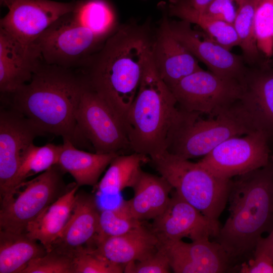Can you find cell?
<instances>
[{"label":"cell","instance_id":"6da1fadb","mask_svg":"<svg viewBox=\"0 0 273 273\" xmlns=\"http://www.w3.org/2000/svg\"><path fill=\"white\" fill-rule=\"evenodd\" d=\"M155 34L149 22L119 25L79 69L123 123L151 55Z\"/></svg>","mask_w":273,"mask_h":273},{"label":"cell","instance_id":"7a4b0ae2","mask_svg":"<svg viewBox=\"0 0 273 273\" xmlns=\"http://www.w3.org/2000/svg\"><path fill=\"white\" fill-rule=\"evenodd\" d=\"M87 85L79 69L48 64L42 60L31 80L1 101L23 115L45 134L61 136L76 147L89 144L79 130L76 112Z\"/></svg>","mask_w":273,"mask_h":273},{"label":"cell","instance_id":"3957f363","mask_svg":"<svg viewBox=\"0 0 273 273\" xmlns=\"http://www.w3.org/2000/svg\"><path fill=\"white\" fill-rule=\"evenodd\" d=\"M229 215L215 237L231 259L253 254L262 234L273 229L271 163L231 178Z\"/></svg>","mask_w":273,"mask_h":273},{"label":"cell","instance_id":"277c9868","mask_svg":"<svg viewBox=\"0 0 273 273\" xmlns=\"http://www.w3.org/2000/svg\"><path fill=\"white\" fill-rule=\"evenodd\" d=\"M177 105L171 89L159 75L151 54L124 120L133 152L151 158L167 150L173 132L189 113Z\"/></svg>","mask_w":273,"mask_h":273},{"label":"cell","instance_id":"5b68a950","mask_svg":"<svg viewBox=\"0 0 273 273\" xmlns=\"http://www.w3.org/2000/svg\"><path fill=\"white\" fill-rule=\"evenodd\" d=\"M150 161L181 198L206 217L218 221L228 203L231 179L167 151L151 157Z\"/></svg>","mask_w":273,"mask_h":273},{"label":"cell","instance_id":"8992f818","mask_svg":"<svg viewBox=\"0 0 273 273\" xmlns=\"http://www.w3.org/2000/svg\"><path fill=\"white\" fill-rule=\"evenodd\" d=\"M200 115L189 113L174 131L168 152L188 160L204 156L224 141L257 130L239 101L216 116L203 119Z\"/></svg>","mask_w":273,"mask_h":273},{"label":"cell","instance_id":"52a82bcc","mask_svg":"<svg viewBox=\"0 0 273 273\" xmlns=\"http://www.w3.org/2000/svg\"><path fill=\"white\" fill-rule=\"evenodd\" d=\"M64 172L58 164L16 187L1 200L0 231L25 233L27 225L65 194Z\"/></svg>","mask_w":273,"mask_h":273},{"label":"cell","instance_id":"ba28073f","mask_svg":"<svg viewBox=\"0 0 273 273\" xmlns=\"http://www.w3.org/2000/svg\"><path fill=\"white\" fill-rule=\"evenodd\" d=\"M108 37L86 26L72 11L54 22L33 44L46 63L80 69Z\"/></svg>","mask_w":273,"mask_h":273},{"label":"cell","instance_id":"9c48e42d","mask_svg":"<svg viewBox=\"0 0 273 273\" xmlns=\"http://www.w3.org/2000/svg\"><path fill=\"white\" fill-rule=\"evenodd\" d=\"M178 106L188 112L214 116L240 100L241 81L218 76L203 69L169 87Z\"/></svg>","mask_w":273,"mask_h":273},{"label":"cell","instance_id":"30bf717a","mask_svg":"<svg viewBox=\"0 0 273 273\" xmlns=\"http://www.w3.org/2000/svg\"><path fill=\"white\" fill-rule=\"evenodd\" d=\"M75 117L79 130L95 153L121 154L130 149L123 122L88 83Z\"/></svg>","mask_w":273,"mask_h":273},{"label":"cell","instance_id":"8fae6325","mask_svg":"<svg viewBox=\"0 0 273 273\" xmlns=\"http://www.w3.org/2000/svg\"><path fill=\"white\" fill-rule=\"evenodd\" d=\"M269 136L261 130L220 143L199 162L217 175L231 179L267 165Z\"/></svg>","mask_w":273,"mask_h":273},{"label":"cell","instance_id":"7c38bea8","mask_svg":"<svg viewBox=\"0 0 273 273\" xmlns=\"http://www.w3.org/2000/svg\"><path fill=\"white\" fill-rule=\"evenodd\" d=\"M45 134L29 119L3 103L0 110V198L12 191L24 153L34 140Z\"/></svg>","mask_w":273,"mask_h":273},{"label":"cell","instance_id":"4fadbf2b","mask_svg":"<svg viewBox=\"0 0 273 273\" xmlns=\"http://www.w3.org/2000/svg\"><path fill=\"white\" fill-rule=\"evenodd\" d=\"M161 22L210 71L221 77L243 80L248 69L240 56L209 38L206 33L193 29L191 23L186 21H172L164 16Z\"/></svg>","mask_w":273,"mask_h":273},{"label":"cell","instance_id":"5bb4252c","mask_svg":"<svg viewBox=\"0 0 273 273\" xmlns=\"http://www.w3.org/2000/svg\"><path fill=\"white\" fill-rule=\"evenodd\" d=\"M77 1L14 0L8 13L0 20L3 29L21 43L31 45L51 25L73 11Z\"/></svg>","mask_w":273,"mask_h":273},{"label":"cell","instance_id":"9a60e30c","mask_svg":"<svg viewBox=\"0 0 273 273\" xmlns=\"http://www.w3.org/2000/svg\"><path fill=\"white\" fill-rule=\"evenodd\" d=\"M150 229L159 243L182 240L192 241L215 238L219 221L209 218L181 198L174 191L164 211L154 219Z\"/></svg>","mask_w":273,"mask_h":273},{"label":"cell","instance_id":"2e32d148","mask_svg":"<svg viewBox=\"0 0 273 273\" xmlns=\"http://www.w3.org/2000/svg\"><path fill=\"white\" fill-rule=\"evenodd\" d=\"M166 251L175 273H222L230 270L232 260L216 241L182 240L159 243Z\"/></svg>","mask_w":273,"mask_h":273},{"label":"cell","instance_id":"e0dca14e","mask_svg":"<svg viewBox=\"0 0 273 273\" xmlns=\"http://www.w3.org/2000/svg\"><path fill=\"white\" fill-rule=\"evenodd\" d=\"M100 213L94 195L77 191L70 218L52 249L72 256L80 249L94 247Z\"/></svg>","mask_w":273,"mask_h":273},{"label":"cell","instance_id":"ac0fdd59","mask_svg":"<svg viewBox=\"0 0 273 273\" xmlns=\"http://www.w3.org/2000/svg\"><path fill=\"white\" fill-rule=\"evenodd\" d=\"M42 61L34 44H23L0 28V91L12 93L28 82Z\"/></svg>","mask_w":273,"mask_h":273},{"label":"cell","instance_id":"d6986e66","mask_svg":"<svg viewBox=\"0 0 273 273\" xmlns=\"http://www.w3.org/2000/svg\"><path fill=\"white\" fill-rule=\"evenodd\" d=\"M152 58L159 75L169 87L202 69L198 60L161 22L155 32Z\"/></svg>","mask_w":273,"mask_h":273},{"label":"cell","instance_id":"ffe728a7","mask_svg":"<svg viewBox=\"0 0 273 273\" xmlns=\"http://www.w3.org/2000/svg\"><path fill=\"white\" fill-rule=\"evenodd\" d=\"M242 82L240 103L256 128L273 137V68L263 65L248 70Z\"/></svg>","mask_w":273,"mask_h":273},{"label":"cell","instance_id":"44dd1931","mask_svg":"<svg viewBox=\"0 0 273 273\" xmlns=\"http://www.w3.org/2000/svg\"><path fill=\"white\" fill-rule=\"evenodd\" d=\"M132 188L134 195L119 205L129 216L142 221L153 220L166 207L173 189L162 176L141 170Z\"/></svg>","mask_w":273,"mask_h":273},{"label":"cell","instance_id":"7402d4cb","mask_svg":"<svg viewBox=\"0 0 273 273\" xmlns=\"http://www.w3.org/2000/svg\"><path fill=\"white\" fill-rule=\"evenodd\" d=\"M159 241L143 224L127 233L97 240L94 248L111 262L123 265L142 260L157 249Z\"/></svg>","mask_w":273,"mask_h":273},{"label":"cell","instance_id":"603a6c76","mask_svg":"<svg viewBox=\"0 0 273 273\" xmlns=\"http://www.w3.org/2000/svg\"><path fill=\"white\" fill-rule=\"evenodd\" d=\"M79 186L73 184L68 190L47 207L27 226L25 233L50 251L71 215Z\"/></svg>","mask_w":273,"mask_h":273},{"label":"cell","instance_id":"cb8c5ba5","mask_svg":"<svg viewBox=\"0 0 273 273\" xmlns=\"http://www.w3.org/2000/svg\"><path fill=\"white\" fill-rule=\"evenodd\" d=\"M58 166L70 174L79 186H95L100 176L117 153L99 154L80 150L68 140H63Z\"/></svg>","mask_w":273,"mask_h":273},{"label":"cell","instance_id":"d4e9b609","mask_svg":"<svg viewBox=\"0 0 273 273\" xmlns=\"http://www.w3.org/2000/svg\"><path fill=\"white\" fill-rule=\"evenodd\" d=\"M47 252L25 233L0 231V273H21L31 260Z\"/></svg>","mask_w":273,"mask_h":273},{"label":"cell","instance_id":"484cf974","mask_svg":"<svg viewBox=\"0 0 273 273\" xmlns=\"http://www.w3.org/2000/svg\"><path fill=\"white\" fill-rule=\"evenodd\" d=\"M167 10L169 16L198 25L205 33L229 50L239 45L233 25L209 17L191 7L185 0H169Z\"/></svg>","mask_w":273,"mask_h":273},{"label":"cell","instance_id":"4316f807","mask_svg":"<svg viewBox=\"0 0 273 273\" xmlns=\"http://www.w3.org/2000/svg\"><path fill=\"white\" fill-rule=\"evenodd\" d=\"M148 161H150L148 156L136 152L117 155L97 184L98 193L116 195L126 188H132L142 170V165Z\"/></svg>","mask_w":273,"mask_h":273},{"label":"cell","instance_id":"83f0119b","mask_svg":"<svg viewBox=\"0 0 273 273\" xmlns=\"http://www.w3.org/2000/svg\"><path fill=\"white\" fill-rule=\"evenodd\" d=\"M73 12L94 31L108 37L119 27L115 12L104 0L77 1Z\"/></svg>","mask_w":273,"mask_h":273},{"label":"cell","instance_id":"f1b7e54d","mask_svg":"<svg viewBox=\"0 0 273 273\" xmlns=\"http://www.w3.org/2000/svg\"><path fill=\"white\" fill-rule=\"evenodd\" d=\"M62 150V145L47 144L40 147L33 143L30 145L22 156L12 191L27 178L42 173L58 164Z\"/></svg>","mask_w":273,"mask_h":273},{"label":"cell","instance_id":"f546056e","mask_svg":"<svg viewBox=\"0 0 273 273\" xmlns=\"http://www.w3.org/2000/svg\"><path fill=\"white\" fill-rule=\"evenodd\" d=\"M237 9L233 26L246 60L250 63L258 62V49L254 26V0H236Z\"/></svg>","mask_w":273,"mask_h":273},{"label":"cell","instance_id":"4dcf8cb0","mask_svg":"<svg viewBox=\"0 0 273 273\" xmlns=\"http://www.w3.org/2000/svg\"><path fill=\"white\" fill-rule=\"evenodd\" d=\"M254 26L259 52L273 56V0H254Z\"/></svg>","mask_w":273,"mask_h":273},{"label":"cell","instance_id":"1f68e13d","mask_svg":"<svg viewBox=\"0 0 273 273\" xmlns=\"http://www.w3.org/2000/svg\"><path fill=\"white\" fill-rule=\"evenodd\" d=\"M142 224V221L128 215L119 206L114 209L103 210L100 213L95 243L102 238L124 234Z\"/></svg>","mask_w":273,"mask_h":273},{"label":"cell","instance_id":"d6a6232c","mask_svg":"<svg viewBox=\"0 0 273 273\" xmlns=\"http://www.w3.org/2000/svg\"><path fill=\"white\" fill-rule=\"evenodd\" d=\"M74 273H122L123 265L107 259L95 248L80 249L72 255Z\"/></svg>","mask_w":273,"mask_h":273},{"label":"cell","instance_id":"836d02e7","mask_svg":"<svg viewBox=\"0 0 273 273\" xmlns=\"http://www.w3.org/2000/svg\"><path fill=\"white\" fill-rule=\"evenodd\" d=\"M21 273H74L73 257L53 249L31 260Z\"/></svg>","mask_w":273,"mask_h":273},{"label":"cell","instance_id":"e575fe53","mask_svg":"<svg viewBox=\"0 0 273 273\" xmlns=\"http://www.w3.org/2000/svg\"><path fill=\"white\" fill-rule=\"evenodd\" d=\"M171 270L167 253L159 245L156 251L146 258L124 266L125 273H169Z\"/></svg>","mask_w":273,"mask_h":273},{"label":"cell","instance_id":"d590c367","mask_svg":"<svg viewBox=\"0 0 273 273\" xmlns=\"http://www.w3.org/2000/svg\"><path fill=\"white\" fill-rule=\"evenodd\" d=\"M237 9L236 0H213L198 11L213 19L233 25Z\"/></svg>","mask_w":273,"mask_h":273},{"label":"cell","instance_id":"8d00e7d4","mask_svg":"<svg viewBox=\"0 0 273 273\" xmlns=\"http://www.w3.org/2000/svg\"><path fill=\"white\" fill-rule=\"evenodd\" d=\"M253 254V258L241 264L239 272L273 273V261L264 250L256 246Z\"/></svg>","mask_w":273,"mask_h":273},{"label":"cell","instance_id":"74e56055","mask_svg":"<svg viewBox=\"0 0 273 273\" xmlns=\"http://www.w3.org/2000/svg\"><path fill=\"white\" fill-rule=\"evenodd\" d=\"M256 246L264 250L273 261V229L266 237H262L258 241Z\"/></svg>","mask_w":273,"mask_h":273},{"label":"cell","instance_id":"f35d334b","mask_svg":"<svg viewBox=\"0 0 273 273\" xmlns=\"http://www.w3.org/2000/svg\"><path fill=\"white\" fill-rule=\"evenodd\" d=\"M189 5L196 10H200L213 0H185Z\"/></svg>","mask_w":273,"mask_h":273},{"label":"cell","instance_id":"ab89813d","mask_svg":"<svg viewBox=\"0 0 273 273\" xmlns=\"http://www.w3.org/2000/svg\"><path fill=\"white\" fill-rule=\"evenodd\" d=\"M8 0H0V3L1 6H7Z\"/></svg>","mask_w":273,"mask_h":273},{"label":"cell","instance_id":"60d3db41","mask_svg":"<svg viewBox=\"0 0 273 273\" xmlns=\"http://www.w3.org/2000/svg\"><path fill=\"white\" fill-rule=\"evenodd\" d=\"M270 162H271V166H272V171H273V154L270 157Z\"/></svg>","mask_w":273,"mask_h":273},{"label":"cell","instance_id":"b9f144b4","mask_svg":"<svg viewBox=\"0 0 273 273\" xmlns=\"http://www.w3.org/2000/svg\"><path fill=\"white\" fill-rule=\"evenodd\" d=\"M14 0H8L7 4V7L8 8L10 5L14 1Z\"/></svg>","mask_w":273,"mask_h":273}]
</instances>
